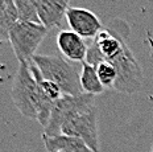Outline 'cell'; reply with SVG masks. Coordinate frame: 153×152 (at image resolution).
Instances as JSON below:
<instances>
[{
	"label": "cell",
	"instance_id": "obj_7",
	"mask_svg": "<svg viewBox=\"0 0 153 152\" xmlns=\"http://www.w3.org/2000/svg\"><path fill=\"white\" fill-rule=\"evenodd\" d=\"M66 20L70 29L74 33L79 34L82 39H92L98 36V33L103 29L102 21L94 12L86 8L69 7L66 12Z\"/></svg>",
	"mask_w": 153,
	"mask_h": 152
},
{
	"label": "cell",
	"instance_id": "obj_14",
	"mask_svg": "<svg viewBox=\"0 0 153 152\" xmlns=\"http://www.w3.org/2000/svg\"><path fill=\"white\" fill-rule=\"evenodd\" d=\"M97 73L99 77L100 83L104 87H112L115 86V81H116V69L114 68V65L108 61H102L99 65L97 66Z\"/></svg>",
	"mask_w": 153,
	"mask_h": 152
},
{
	"label": "cell",
	"instance_id": "obj_8",
	"mask_svg": "<svg viewBox=\"0 0 153 152\" xmlns=\"http://www.w3.org/2000/svg\"><path fill=\"white\" fill-rule=\"evenodd\" d=\"M57 45L62 54L70 61L83 62L86 60L88 46L85 40L73 31H61L57 36Z\"/></svg>",
	"mask_w": 153,
	"mask_h": 152
},
{
	"label": "cell",
	"instance_id": "obj_11",
	"mask_svg": "<svg viewBox=\"0 0 153 152\" xmlns=\"http://www.w3.org/2000/svg\"><path fill=\"white\" fill-rule=\"evenodd\" d=\"M81 86L85 94H91V95L102 94L106 89L99 81L97 68H94L92 65H88L85 61L82 62L81 69Z\"/></svg>",
	"mask_w": 153,
	"mask_h": 152
},
{
	"label": "cell",
	"instance_id": "obj_5",
	"mask_svg": "<svg viewBox=\"0 0 153 152\" xmlns=\"http://www.w3.org/2000/svg\"><path fill=\"white\" fill-rule=\"evenodd\" d=\"M114 68L116 69V81L114 90L126 94L137 93L143 86V69L140 66L137 58L132 53L128 45L123 49V52L115 60L111 61Z\"/></svg>",
	"mask_w": 153,
	"mask_h": 152
},
{
	"label": "cell",
	"instance_id": "obj_6",
	"mask_svg": "<svg viewBox=\"0 0 153 152\" xmlns=\"http://www.w3.org/2000/svg\"><path fill=\"white\" fill-rule=\"evenodd\" d=\"M62 135L82 139L91 151L99 152L97 109H92L91 111L83 113L66 122L62 127Z\"/></svg>",
	"mask_w": 153,
	"mask_h": 152
},
{
	"label": "cell",
	"instance_id": "obj_10",
	"mask_svg": "<svg viewBox=\"0 0 153 152\" xmlns=\"http://www.w3.org/2000/svg\"><path fill=\"white\" fill-rule=\"evenodd\" d=\"M42 140L48 152H94L82 139L75 136H46L44 134Z\"/></svg>",
	"mask_w": 153,
	"mask_h": 152
},
{
	"label": "cell",
	"instance_id": "obj_1",
	"mask_svg": "<svg viewBox=\"0 0 153 152\" xmlns=\"http://www.w3.org/2000/svg\"><path fill=\"white\" fill-rule=\"evenodd\" d=\"M32 62L38 68L45 80L52 81L61 89L62 94L68 95L83 94L81 86V74L66 60L58 56L36 54Z\"/></svg>",
	"mask_w": 153,
	"mask_h": 152
},
{
	"label": "cell",
	"instance_id": "obj_12",
	"mask_svg": "<svg viewBox=\"0 0 153 152\" xmlns=\"http://www.w3.org/2000/svg\"><path fill=\"white\" fill-rule=\"evenodd\" d=\"M19 15V20L25 23L41 24L37 11V0H12Z\"/></svg>",
	"mask_w": 153,
	"mask_h": 152
},
{
	"label": "cell",
	"instance_id": "obj_4",
	"mask_svg": "<svg viewBox=\"0 0 153 152\" xmlns=\"http://www.w3.org/2000/svg\"><path fill=\"white\" fill-rule=\"evenodd\" d=\"M40 90L28 64H19L12 85V101L24 116L37 119Z\"/></svg>",
	"mask_w": 153,
	"mask_h": 152
},
{
	"label": "cell",
	"instance_id": "obj_9",
	"mask_svg": "<svg viewBox=\"0 0 153 152\" xmlns=\"http://www.w3.org/2000/svg\"><path fill=\"white\" fill-rule=\"evenodd\" d=\"M70 0H37V11L41 24L45 28H53L66 17Z\"/></svg>",
	"mask_w": 153,
	"mask_h": 152
},
{
	"label": "cell",
	"instance_id": "obj_16",
	"mask_svg": "<svg viewBox=\"0 0 153 152\" xmlns=\"http://www.w3.org/2000/svg\"><path fill=\"white\" fill-rule=\"evenodd\" d=\"M151 152H153V144H152V148H151Z\"/></svg>",
	"mask_w": 153,
	"mask_h": 152
},
{
	"label": "cell",
	"instance_id": "obj_2",
	"mask_svg": "<svg viewBox=\"0 0 153 152\" xmlns=\"http://www.w3.org/2000/svg\"><path fill=\"white\" fill-rule=\"evenodd\" d=\"M92 109H95V95L85 93L81 95L63 94L54 104L50 119L44 128V134L46 136L62 135V127L66 122L83 113L91 111Z\"/></svg>",
	"mask_w": 153,
	"mask_h": 152
},
{
	"label": "cell",
	"instance_id": "obj_13",
	"mask_svg": "<svg viewBox=\"0 0 153 152\" xmlns=\"http://www.w3.org/2000/svg\"><path fill=\"white\" fill-rule=\"evenodd\" d=\"M19 21V15L16 7L12 0H9L8 7L3 16L0 17V41H9V33H11L13 25Z\"/></svg>",
	"mask_w": 153,
	"mask_h": 152
},
{
	"label": "cell",
	"instance_id": "obj_15",
	"mask_svg": "<svg viewBox=\"0 0 153 152\" xmlns=\"http://www.w3.org/2000/svg\"><path fill=\"white\" fill-rule=\"evenodd\" d=\"M9 0H0V17L3 16V13L5 12V9L8 7Z\"/></svg>",
	"mask_w": 153,
	"mask_h": 152
},
{
	"label": "cell",
	"instance_id": "obj_3",
	"mask_svg": "<svg viewBox=\"0 0 153 152\" xmlns=\"http://www.w3.org/2000/svg\"><path fill=\"white\" fill-rule=\"evenodd\" d=\"M48 33V28L42 24H33L20 21L13 25L9 33V42L12 45L19 64H32L33 57L41 41Z\"/></svg>",
	"mask_w": 153,
	"mask_h": 152
}]
</instances>
